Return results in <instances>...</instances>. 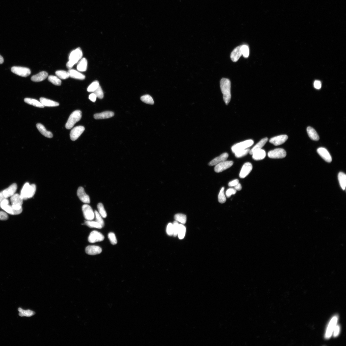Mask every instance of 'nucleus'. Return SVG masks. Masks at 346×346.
Masks as SVG:
<instances>
[{
	"label": "nucleus",
	"instance_id": "7ed1b4c3",
	"mask_svg": "<svg viewBox=\"0 0 346 346\" xmlns=\"http://www.w3.org/2000/svg\"><path fill=\"white\" fill-rule=\"evenodd\" d=\"M36 191V186L34 184L30 185L28 182L25 183L21 192L20 196L23 200H26L32 198L35 195Z\"/></svg>",
	"mask_w": 346,
	"mask_h": 346
},
{
	"label": "nucleus",
	"instance_id": "39448f33",
	"mask_svg": "<svg viewBox=\"0 0 346 346\" xmlns=\"http://www.w3.org/2000/svg\"><path fill=\"white\" fill-rule=\"evenodd\" d=\"M254 141L252 140L240 142L233 145L231 148V150L235 153L238 151L249 148L254 144Z\"/></svg>",
	"mask_w": 346,
	"mask_h": 346
},
{
	"label": "nucleus",
	"instance_id": "58836bf2",
	"mask_svg": "<svg viewBox=\"0 0 346 346\" xmlns=\"http://www.w3.org/2000/svg\"><path fill=\"white\" fill-rule=\"evenodd\" d=\"M85 224L90 228H96L98 229H101L103 227L96 221H85Z\"/></svg>",
	"mask_w": 346,
	"mask_h": 346
},
{
	"label": "nucleus",
	"instance_id": "bb28decb",
	"mask_svg": "<svg viewBox=\"0 0 346 346\" xmlns=\"http://www.w3.org/2000/svg\"><path fill=\"white\" fill-rule=\"evenodd\" d=\"M68 72L70 77L78 80H83L85 78V76L77 70L70 69Z\"/></svg>",
	"mask_w": 346,
	"mask_h": 346
},
{
	"label": "nucleus",
	"instance_id": "20e7f679",
	"mask_svg": "<svg viewBox=\"0 0 346 346\" xmlns=\"http://www.w3.org/2000/svg\"><path fill=\"white\" fill-rule=\"evenodd\" d=\"M82 117V112L79 110H75L70 116L68 121L65 124V128L70 129L74 124L81 120Z\"/></svg>",
	"mask_w": 346,
	"mask_h": 346
},
{
	"label": "nucleus",
	"instance_id": "4d7b16f0",
	"mask_svg": "<svg viewBox=\"0 0 346 346\" xmlns=\"http://www.w3.org/2000/svg\"><path fill=\"white\" fill-rule=\"evenodd\" d=\"M239 183V181L238 179L234 180L231 182H230L229 184V186L230 187H233L236 186V185Z\"/></svg>",
	"mask_w": 346,
	"mask_h": 346
},
{
	"label": "nucleus",
	"instance_id": "393cba45",
	"mask_svg": "<svg viewBox=\"0 0 346 346\" xmlns=\"http://www.w3.org/2000/svg\"><path fill=\"white\" fill-rule=\"evenodd\" d=\"M114 115V113L113 112L108 111L96 114L94 115V117L96 119H103L111 118Z\"/></svg>",
	"mask_w": 346,
	"mask_h": 346
},
{
	"label": "nucleus",
	"instance_id": "a18cd8bd",
	"mask_svg": "<svg viewBox=\"0 0 346 346\" xmlns=\"http://www.w3.org/2000/svg\"><path fill=\"white\" fill-rule=\"evenodd\" d=\"M99 86L98 81H95L90 84L87 89V91L89 92H94Z\"/></svg>",
	"mask_w": 346,
	"mask_h": 346
},
{
	"label": "nucleus",
	"instance_id": "ddd939ff",
	"mask_svg": "<svg viewBox=\"0 0 346 346\" xmlns=\"http://www.w3.org/2000/svg\"><path fill=\"white\" fill-rule=\"evenodd\" d=\"M233 162L232 161H225L219 163L215 167V171L217 173H219L226 170L232 166Z\"/></svg>",
	"mask_w": 346,
	"mask_h": 346
},
{
	"label": "nucleus",
	"instance_id": "3c124183",
	"mask_svg": "<svg viewBox=\"0 0 346 346\" xmlns=\"http://www.w3.org/2000/svg\"><path fill=\"white\" fill-rule=\"evenodd\" d=\"M166 231L168 235L171 236L173 235V224L170 223L168 224L167 227Z\"/></svg>",
	"mask_w": 346,
	"mask_h": 346
},
{
	"label": "nucleus",
	"instance_id": "8fccbe9b",
	"mask_svg": "<svg viewBox=\"0 0 346 346\" xmlns=\"http://www.w3.org/2000/svg\"><path fill=\"white\" fill-rule=\"evenodd\" d=\"M173 235L175 236V237H176L177 235H178L179 224L178 222L175 221L173 224Z\"/></svg>",
	"mask_w": 346,
	"mask_h": 346
},
{
	"label": "nucleus",
	"instance_id": "864d4df0",
	"mask_svg": "<svg viewBox=\"0 0 346 346\" xmlns=\"http://www.w3.org/2000/svg\"><path fill=\"white\" fill-rule=\"evenodd\" d=\"M340 327L339 325H336L333 331V336L336 337L338 336L340 332Z\"/></svg>",
	"mask_w": 346,
	"mask_h": 346
},
{
	"label": "nucleus",
	"instance_id": "5701e85b",
	"mask_svg": "<svg viewBox=\"0 0 346 346\" xmlns=\"http://www.w3.org/2000/svg\"><path fill=\"white\" fill-rule=\"evenodd\" d=\"M241 48V45L236 47L231 52V58L233 62H237L242 55Z\"/></svg>",
	"mask_w": 346,
	"mask_h": 346
},
{
	"label": "nucleus",
	"instance_id": "7c9ffc66",
	"mask_svg": "<svg viewBox=\"0 0 346 346\" xmlns=\"http://www.w3.org/2000/svg\"><path fill=\"white\" fill-rule=\"evenodd\" d=\"M307 131L309 137L312 140L318 141L319 137L316 131L311 127H308L307 129Z\"/></svg>",
	"mask_w": 346,
	"mask_h": 346
},
{
	"label": "nucleus",
	"instance_id": "37998d69",
	"mask_svg": "<svg viewBox=\"0 0 346 346\" xmlns=\"http://www.w3.org/2000/svg\"><path fill=\"white\" fill-rule=\"evenodd\" d=\"M250 149L248 148L236 152L234 154L237 158H241L247 155L249 152Z\"/></svg>",
	"mask_w": 346,
	"mask_h": 346
},
{
	"label": "nucleus",
	"instance_id": "de8ad7c7",
	"mask_svg": "<svg viewBox=\"0 0 346 346\" xmlns=\"http://www.w3.org/2000/svg\"><path fill=\"white\" fill-rule=\"evenodd\" d=\"M94 93L96 95L97 97L99 99H102L104 98V93L102 88H101L100 85L94 92Z\"/></svg>",
	"mask_w": 346,
	"mask_h": 346
},
{
	"label": "nucleus",
	"instance_id": "4be33fe9",
	"mask_svg": "<svg viewBox=\"0 0 346 346\" xmlns=\"http://www.w3.org/2000/svg\"><path fill=\"white\" fill-rule=\"evenodd\" d=\"M268 140V139L267 138H265L261 140L251 150H250L249 152L250 154L252 155L256 151L261 149L265 145Z\"/></svg>",
	"mask_w": 346,
	"mask_h": 346
},
{
	"label": "nucleus",
	"instance_id": "b1692460",
	"mask_svg": "<svg viewBox=\"0 0 346 346\" xmlns=\"http://www.w3.org/2000/svg\"><path fill=\"white\" fill-rule=\"evenodd\" d=\"M48 73L45 71L40 72L39 73L32 76L31 80L34 82H40L45 80L48 77Z\"/></svg>",
	"mask_w": 346,
	"mask_h": 346
},
{
	"label": "nucleus",
	"instance_id": "5fc2aeb1",
	"mask_svg": "<svg viewBox=\"0 0 346 346\" xmlns=\"http://www.w3.org/2000/svg\"><path fill=\"white\" fill-rule=\"evenodd\" d=\"M8 218L7 214L2 211H0V220H6Z\"/></svg>",
	"mask_w": 346,
	"mask_h": 346
},
{
	"label": "nucleus",
	"instance_id": "f03ea898",
	"mask_svg": "<svg viewBox=\"0 0 346 346\" xmlns=\"http://www.w3.org/2000/svg\"><path fill=\"white\" fill-rule=\"evenodd\" d=\"M82 56V51L80 48L73 51L69 56V61L66 64L67 68L69 69H71L75 64L81 60Z\"/></svg>",
	"mask_w": 346,
	"mask_h": 346
},
{
	"label": "nucleus",
	"instance_id": "c85d7f7f",
	"mask_svg": "<svg viewBox=\"0 0 346 346\" xmlns=\"http://www.w3.org/2000/svg\"><path fill=\"white\" fill-rule=\"evenodd\" d=\"M87 66L88 62L86 58H81L79 62L77 69L80 72H85L87 69Z\"/></svg>",
	"mask_w": 346,
	"mask_h": 346
},
{
	"label": "nucleus",
	"instance_id": "c9c22d12",
	"mask_svg": "<svg viewBox=\"0 0 346 346\" xmlns=\"http://www.w3.org/2000/svg\"><path fill=\"white\" fill-rule=\"evenodd\" d=\"M48 80L49 81L55 85L60 86L61 85V81L57 76L50 75L49 76Z\"/></svg>",
	"mask_w": 346,
	"mask_h": 346
},
{
	"label": "nucleus",
	"instance_id": "f8f14e48",
	"mask_svg": "<svg viewBox=\"0 0 346 346\" xmlns=\"http://www.w3.org/2000/svg\"><path fill=\"white\" fill-rule=\"evenodd\" d=\"M85 128L81 126L76 127L71 131L70 137L71 140H77L85 130Z\"/></svg>",
	"mask_w": 346,
	"mask_h": 346
},
{
	"label": "nucleus",
	"instance_id": "a19ab883",
	"mask_svg": "<svg viewBox=\"0 0 346 346\" xmlns=\"http://www.w3.org/2000/svg\"><path fill=\"white\" fill-rule=\"evenodd\" d=\"M97 207L99 213L101 216L103 218H106L107 215L103 204L100 202L98 205Z\"/></svg>",
	"mask_w": 346,
	"mask_h": 346
},
{
	"label": "nucleus",
	"instance_id": "49530a36",
	"mask_svg": "<svg viewBox=\"0 0 346 346\" xmlns=\"http://www.w3.org/2000/svg\"><path fill=\"white\" fill-rule=\"evenodd\" d=\"M95 216L96 217V222L99 223L103 227L104 226L105 223L102 217L99 214L97 211H95Z\"/></svg>",
	"mask_w": 346,
	"mask_h": 346
},
{
	"label": "nucleus",
	"instance_id": "a878e982",
	"mask_svg": "<svg viewBox=\"0 0 346 346\" xmlns=\"http://www.w3.org/2000/svg\"><path fill=\"white\" fill-rule=\"evenodd\" d=\"M36 127L40 133L45 137L49 138H52L53 137V135L52 133L51 132L47 131L44 126L43 124L40 123H37L36 124Z\"/></svg>",
	"mask_w": 346,
	"mask_h": 346
},
{
	"label": "nucleus",
	"instance_id": "13d9d810",
	"mask_svg": "<svg viewBox=\"0 0 346 346\" xmlns=\"http://www.w3.org/2000/svg\"><path fill=\"white\" fill-rule=\"evenodd\" d=\"M97 98V96L94 93L90 94L89 96V99L92 101V102H95Z\"/></svg>",
	"mask_w": 346,
	"mask_h": 346
},
{
	"label": "nucleus",
	"instance_id": "423d86ee",
	"mask_svg": "<svg viewBox=\"0 0 346 346\" xmlns=\"http://www.w3.org/2000/svg\"><path fill=\"white\" fill-rule=\"evenodd\" d=\"M11 71L13 73L23 77H27L31 73L29 69L20 66L12 67Z\"/></svg>",
	"mask_w": 346,
	"mask_h": 346
},
{
	"label": "nucleus",
	"instance_id": "412c9836",
	"mask_svg": "<svg viewBox=\"0 0 346 346\" xmlns=\"http://www.w3.org/2000/svg\"><path fill=\"white\" fill-rule=\"evenodd\" d=\"M0 206L6 213L11 215H19L22 213L23 211V209L19 210H15L13 208L12 205L10 206L9 204Z\"/></svg>",
	"mask_w": 346,
	"mask_h": 346
},
{
	"label": "nucleus",
	"instance_id": "4468645a",
	"mask_svg": "<svg viewBox=\"0 0 346 346\" xmlns=\"http://www.w3.org/2000/svg\"><path fill=\"white\" fill-rule=\"evenodd\" d=\"M288 137L286 135H282L272 138L269 140L270 143L275 146L282 144L288 139Z\"/></svg>",
	"mask_w": 346,
	"mask_h": 346
},
{
	"label": "nucleus",
	"instance_id": "c03bdc74",
	"mask_svg": "<svg viewBox=\"0 0 346 346\" xmlns=\"http://www.w3.org/2000/svg\"><path fill=\"white\" fill-rule=\"evenodd\" d=\"M241 52L242 55L244 58H248L249 55V49L247 45H241Z\"/></svg>",
	"mask_w": 346,
	"mask_h": 346
},
{
	"label": "nucleus",
	"instance_id": "2f4dec72",
	"mask_svg": "<svg viewBox=\"0 0 346 346\" xmlns=\"http://www.w3.org/2000/svg\"><path fill=\"white\" fill-rule=\"evenodd\" d=\"M24 101L25 103L36 107L43 108L45 107L40 102L35 99L26 98L24 99Z\"/></svg>",
	"mask_w": 346,
	"mask_h": 346
},
{
	"label": "nucleus",
	"instance_id": "052dcab7",
	"mask_svg": "<svg viewBox=\"0 0 346 346\" xmlns=\"http://www.w3.org/2000/svg\"><path fill=\"white\" fill-rule=\"evenodd\" d=\"M5 199L6 198H5L4 197L2 192H0V202H1L2 201Z\"/></svg>",
	"mask_w": 346,
	"mask_h": 346
},
{
	"label": "nucleus",
	"instance_id": "e433bc0d",
	"mask_svg": "<svg viewBox=\"0 0 346 346\" xmlns=\"http://www.w3.org/2000/svg\"><path fill=\"white\" fill-rule=\"evenodd\" d=\"M140 99L142 102L146 104L150 105H153L154 104L153 98L149 95L143 96L141 97Z\"/></svg>",
	"mask_w": 346,
	"mask_h": 346
},
{
	"label": "nucleus",
	"instance_id": "09e8293b",
	"mask_svg": "<svg viewBox=\"0 0 346 346\" xmlns=\"http://www.w3.org/2000/svg\"><path fill=\"white\" fill-rule=\"evenodd\" d=\"M108 238L110 241L113 245H115L117 244V239L114 233H109L108 234Z\"/></svg>",
	"mask_w": 346,
	"mask_h": 346
},
{
	"label": "nucleus",
	"instance_id": "6ab92c4d",
	"mask_svg": "<svg viewBox=\"0 0 346 346\" xmlns=\"http://www.w3.org/2000/svg\"><path fill=\"white\" fill-rule=\"evenodd\" d=\"M85 252L89 255H96L100 254L102 249L98 246H89L86 248Z\"/></svg>",
	"mask_w": 346,
	"mask_h": 346
},
{
	"label": "nucleus",
	"instance_id": "f257e3e1",
	"mask_svg": "<svg viewBox=\"0 0 346 346\" xmlns=\"http://www.w3.org/2000/svg\"><path fill=\"white\" fill-rule=\"evenodd\" d=\"M220 87L223 95V98L226 105L229 103L231 99V82L225 78H222L220 81Z\"/></svg>",
	"mask_w": 346,
	"mask_h": 346
},
{
	"label": "nucleus",
	"instance_id": "1a4fd4ad",
	"mask_svg": "<svg viewBox=\"0 0 346 346\" xmlns=\"http://www.w3.org/2000/svg\"><path fill=\"white\" fill-rule=\"evenodd\" d=\"M82 210L84 218L87 221H91L95 218V213L91 207L87 204L82 206Z\"/></svg>",
	"mask_w": 346,
	"mask_h": 346
},
{
	"label": "nucleus",
	"instance_id": "0eeeda50",
	"mask_svg": "<svg viewBox=\"0 0 346 346\" xmlns=\"http://www.w3.org/2000/svg\"><path fill=\"white\" fill-rule=\"evenodd\" d=\"M338 317L337 316H334L331 320L328 325L325 335V338L328 339L332 336L334 329L336 325Z\"/></svg>",
	"mask_w": 346,
	"mask_h": 346
},
{
	"label": "nucleus",
	"instance_id": "a211bd4d",
	"mask_svg": "<svg viewBox=\"0 0 346 346\" xmlns=\"http://www.w3.org/2000/svg\"><path fill=\"white\" fill-rule=\"evenodd\" d=\"M77 194L80 199L84 203L86 204L90 203V197L87 194L82 187H80L78 188L77 191Z\"/></svg>",
	"mask_w": 346,
	"mask_h": 346
},
{
	"label": "nucleus",
	"instance_id": "cd10ccee",
	"mask_svg": "<svg viewBox=\"0 0 346 346\" xmlns=\"http://www.w3.org/2000/svg\"><path fill=\"white\" fill-rule=\"evenodd\" d=\"M40 102L45 106L55 107L60 105L58 103L44 98H40Z\"/></svg>",
	"mask_w": 346,
	"mask_h": 346
},
{
	"label": "nucleus",
	"instance_id": "f704fd0d",
	"mask_svg": "<svg viewBox=\"0 0 346 346\" xmlns=\"http://www.w3.org/2000/svg\"><path fill=\"white\" fill-rule=\"evenodd\" d=\"M57 77L61 79L65 80L69 78V74L68 72L63 70H58L56 72Z\"/></svg>",
	"mask_w": 346,
	"mask_h": 346
},
{
	"label": "nucleus",
	"instance_id": "9d476101",
	"mask_svg": "<svg viewBox=\"0 0 346 346\" xmlns=\"http://www.w3.org/2000/svg\"><path fill=\"white\" fill-rule=\"evenodd\" d=\"M286 155L285 150L282 148H277L269 151L268 154V157L273 159L282 158Z\"/></svg>",
	"mask_w": 346,
	"mask_h": 346
},
{
	"label": "nucleus",
	"instance_id": "c756f323",
	"mask_svg": "<svg viewBox=\"0 0 346 346\" xmlns=\"http://www.w3.org/2000/svg\"><path fill=\"white\" fill-rule=\"evenodd\" d=\"M253 159L259 161L264 159L266 156V152L263 149H260L255 152L252 155Z\"/></svg>",
	"mask_w": 346,
	"mask_h": 346
},
{
	"label": "nucleus",
	"instance_id": "4c0bfd02",
	"mask_svg": "<svg viewBox=\"0 0 346 346\" xmlns=\"http://www.w3.org/2000/svg\"><path fill=\"white\" fill-rule=\"evenodd\" d=\"M174 218L176 221L183 224H185L187 221L186 216L183 214H176L174 216Z\"/></svg>",
	"mask_w": 346,
	"mask_h": 346
},
{
	"label": "nucleus",
	"instance_id": "9b49d317",
	"mask_svg": "<svg viewBox=\"0 0 346 346\" xmlns=\"http://www.w3.org/2000/svg\"><path fill=\"white\" fill-rule=\"evenodd\" d=\"M104 236L102 233L97 231H94L90 233L88 240L90 243H94L102 241L104 240Z\"/></svg>",
	"mask_w": 346,
	"mask_h": 346
},
{
	"label": "nucleus",
	"instance_id": "dca6fc26",
	"mask_svg": "<svg viewBox=\"0 0 346 346\" xmlns=\"http://www.w3.org/2000/svg\"><path fill=\"white\" fill-rule=\"evenodd\" d=\"M252 169V165L250 163L247 162L244 164L243 166L240 173V178H245L251 172Z\"/></svg>",
	"mask_w": 346,
	"mask_h": 346
},
{
	"label": "nucleus",
	"instance_id": "ea45409f",
	"mask_svg": "<svg viewBox=\"0 0 346 346\" xmlns=\"http://www.w3.org/2000/svg\"><path fill=\"white\" fill-rule=\"evenodd\" d=\"M186 229L185 227L181 224H179L178 235L180 239H183L185 237Z\"/></svg>",
	"mask_w": 346,
	"mask_h": 346
},
{
	"label": "nucleus",
	"instance_id": "bf43d9fd",
	"mask_svg": "<svg viewBox=\"0 0 346 346\" xmlns=\"http://www.w3.org/2000/svg\"><path fill=\"white\" fill-rule=\"evenodd\" d=\"M234 189L236 190L240 191L242 189V186L239 183L234 187Z\"/></svg>",
	"mask_w": 346,
	"mask_h": 346
},
{
	"label": "nucleus",
	"instance_id": "603ef678",
	"mask_svg": "<svg viewBox=\"0 0 346 346\" xmlns=\"http://www.w3.org/2000/svg\"><path fill=\"white\" fill-rule=\"evenodd\" d=\"M237 192L236 190L235 189L230 188L228 189L226 191V195L227 198H230L232 195L235 194Z\"/></svg>",
	"mask_w": 346,
	"mask_h": 346
},
{
	"label": "nucleus",
	"instance_id": "72a5a7b5",
	"mask_svg": "<svg viewBox=\"0 0 346 346\" xmlns=\"http://www.w3.org/2000/svg\"><path fill=\"white\" fill-rule=\"evenodd\" d=\"M338 179L340 186L343 190H344L346 185V176L345 174L341 172L338 175Z\"/></svg>",
	"mask_w": 346,
	"mask_h": 346
},
{
	"label": "nucleus",
	"instance_id": "f3484780",
	"mask_svg": "<svg viewBox=\"0 0 346 346\" xmlns=\"http://www.w3.org/2000/svg\"><path fill=\"white\" fill-rule=\"evenodd\" d=\"M318 154L326 162L331 163L332 161V158L330 153L327 149L323 148H320L317 150Z\"/></svg>",
	"mask_w": 346,
	"mask_h": 346
},
{
	"label": "nucleus",
	"instance_id": "473e14b6",
	"mask_svg": "<svg viewBox=\"0 0 346 346\" xmlns=\"http://www.w3.org/2000/svg\"><path fill=\"white\" fill-rule=\"evenodd\" d=\"M19 313V315L21 317H30L34 315L35 312L30 310H24L21 308L18 309Z\"/></svg>",
	"mask_w": 346,
	"mask_h": 346
},
{
	"label": "nucleus",
	"instance_id": "6e6d98bb",
	"mask_svg": "<svg viewBox=\"0 0 346 346\" xmlns=\"http://www.w3.org/2000/svg\"><path fill=\"white\" fill-rule=\"evenodd\" d=\"M314 86L315 88L317 89H320L322 87L321 82L318 80L315 81L314 83Z\"/></svg>",
	"mask_w": 346,
	"mask_h": 346
},
{
	"label": "nucleus",
	"instance_id": "6e6552de",
	"mask_svg": "<svg viewBox=\"0 0 346 346\" xmlns=\"http://www.w3.org/2000/svg\"><path fill=\"white\" fill-rule=\"evenodd\" d=\"M10 200L12 206L15 210L22 209V205L23 204V199L20 195L18 194H15L11 197Z\"/></svg>",
	"mask_w": 346,
	"mask_h": 346
},
{
	"label": "nucleus",
	"instance_id": "aec40b11",
	"mask_svg": "<svg viewBox=\"0 0 346 346\" xmlns=\"http://www.w3.org/2000/svg\"><path fill=\"white\" fill-rule=\"evenodd\" d=\"M228 157V154L227 153H223L219 156L214 159L209 163L208 165L210 166L215 165L219 163L226 161Z\"/></svg>",
	"mask_w": 346,
	"mask_h": 346
},
{
	"label": "nucleus",
	"instance_id": "680f3d73",
	"mask_svg": "<svg viewBox=\"0 0 346 346\" xmlns=\"http://www.w3.org/2000/svg\"><path fill=\"white\" fill-rule=\"evenodd\" d=\"M4 62V60L3 57L0 55V64H2Z\"/></svg>",
	"mask_w": 346,
	"mask_h": 346
},
{
	"label": "nucleus",
	"instance_id": "2eb2a0df",
	"mask_svg": "<svg viewBox=\"0 0 346 346\" xmlns=\"http://www.w3.org/2000/svg\"><path fill=\"white\" fill-rule=\"evenodd\" d=\"M17 185L14 183L6 189L2 191L3 195L5 198L12 197L15 193L17 189Z\"/></svg>",
	"mask_w": 346,
	"mask_h": 346
},
{
	"label": "nucleus",
	"instance_id": "79ce46f5",
	"mask_svg": "<svg viewBox=\"0 0 346 346\" xmlns=\"http://www.w3.org/2000/svg\"><path fill=\"white\" fill-rule=\"evenodd\" d=\"M224 188L223 187L219 194L218 196V201L221 204L225 203L226 201V196L224 194Z\"/></svg>",
	"mask_w": 346,
	"mask_h": 346
}]
</instances>
